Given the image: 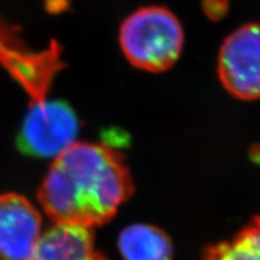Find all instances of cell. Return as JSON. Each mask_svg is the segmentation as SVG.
<instances>
[{
    "label": "cell",
    "mask_w": 260,
    "mask_h": 260,
    "mask_svg": "<svg viewBox=\"0 0 260 260\" xmlns=\"http://www.w3.org/2000/svg\"><path fill=\"white\" fill-rule=\"evenodd\" d=\"M134 193L123 154L112 145L76 142L54 159L39 201L57 224L102 226Z\"/></svg>",
    "instance_id": "obj_1"
},
{
    "label": "cell",
    "mask_w": 260,
    "mask_h": 260,
    "mask_svg": "<svg viewBox=\"0 0 260 260\" xmlns=\"http://www.w3.org/2000/svg\"><path fill=\"white\" fill-rule=\"evenodd\" d=\"M184 44L183 28L170 10H136L119 29V45L128 61L149 73H162L176 63Z\"/></svg>",
    "instance_id": "obj_2"
},
{
    "label": "cell",
    "mask_w": 260,
    "mask_h": 260,
    "mask_svg": "<svg viewBox=\"0 0 260 260\" xmlns=\"http://www.w3.org/2000/svg\"><path fill=\"white\" fill-rule=\"evenodd\" d=\"M80 122L76 112L63 100L31 103L17 136L22 153L34 158H58L76 144Z\"/></svg>",
    "instance_id": "obj_3"
},
{
    "label": "cell",
    "mask_w": 260,
    "mask_h": 260,
    "mask_svg": "<svg viewBox=\"0 0 260 260\" xmlns=\"http://www.w3.org/2000/svg\"><path fill=\"white\" fill-rule=\"evenodd\" d=\"M60 53L56 41L44 51L30 50L19 35L18 28L0 17V65L23 87L31 103L46 99L52 81L65 67Z\"/></svg>",
    "instance_id": "obj_4"
},
{
    "label": "cell",
    "mask_w": 260,
    "mask_h": 260,
    "mask_svg": "<svg viewBox=\"0 0 260 260\" xmlns=\"http://www.w3.org/2000/svg\"><path fill=\"white\" fill-rule=\"evenodd\" d=\"M223 87L237 99H260V24L248 23L233 31L218 56Z\"/></svg>",
    "instance_id": "obj_5"
},
{
    "label": "cell",
    "mask_w": 260,
    "mask_h": 260,
    "mask_svg": "<svg viewBox=\"0 0 260 260\" xmlns=\"http://www.w3.org/2000/svg\"><path fill=\"white\" fill-rule=\"evenodd\" d=\"M41 228L40 213L27 198L0 195V260H31Z\"/></svg>",
    "instance_id": "obj_6"
},
{
    "label": "cell",
    "mask_w": 260,
    "mask_h": 260,
    "mask_svg": "<svg viewBox=\"0 0 260 260\" xmlns=\"http://www.w3.org/2000/svg\"><path fill=\"white\" fill-rule=\"evenodd\" d=\"M94 253L90 228L56 224L40 237L31 260H87Z\"/></svg>",
    "instance_id": "obj_7"
},
{
    "label": "cell",
    "mask_w": 260,
    "mask_h": 260,
    "mask_svg": "<svg viewBox=\"0 0 260 260\" xmlns=\"http://www.w3.org/2000/svg\"><path fill=\"white\" fill-rule=\"evenodd\" d=\"M124 260H172L171 239L160 228L151 224H132L119 233L117 240Z\"/></svg>",
    "instance_id": "obj_8"
},
{
    "label": "cell",
    "mask_w": 260,
    "mask_h": 260,
    "mask_svg": "<svg viewBox=\"0 0 260 260\" xmlns=\"http://www.w3.org/2000/svg\"><path fill=\"white\" fill-rule=\"evenodd\" d=\"M203 259L260 260V216L252 217L230 240L205 247Z\"/></svg>",
    "instance_id": "obj_9"
},
{
    "label": "cell",
    "mask_w": 260,
    "mask_h": 260,
    "mask_svg": "<svg viewBox=\"0 0 260 260\" xmlns=\"http://www.w3.org/2000/svg\"><path fill=\"white\" fill-rule=\"evenodd\" d=\"M203 9L207 17L216 21L224 17L229 9V3L228 0H203Z\"/></svg>",
    "instance_id": "obj_10"
},
{
    "label": "cell",
    "mask_w": 260,
    "mask_h": 260,
    "mask_svg": "<svg viewBox=\"0 0 260 260\" xmlns=\"http://www.w3.org/2000/svg\"><path fill=\"white\" fill-rule=\"evenodd\" d=\"M87 260H107L105 256H103L102 254H100V253H98V252H95L93 254V256H90L89 259H87Z\"/></svg>",
    "instance_id": "obj_11"
}]
</instances>
